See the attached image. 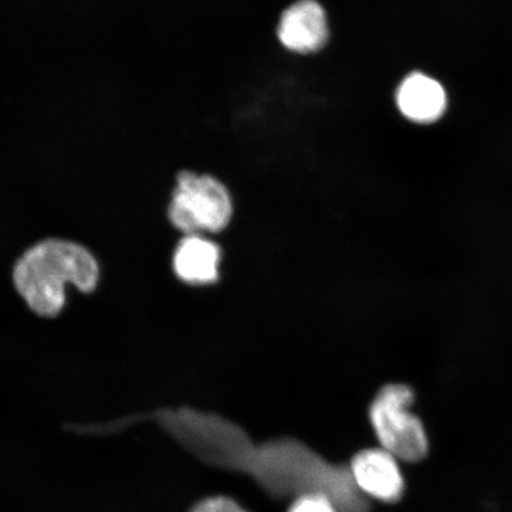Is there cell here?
Listing matches in <instances>:
<instances>
[{
  "instance_id": "52a82bcc",
  "label": "cell",
  "mask_w": 512,
  "mask_h": 512,
  "mask_svg": "<svg viewBox=\"0 0 512 512\" xmlns=\"http://www.w3.org/2000/svg\"><path fill=\"white\" fill-rule=\"evenodd\" d=\"M221 249L202 235H185L179 241L172 267L177 278L188 285L215 284L220 277Z\"/></svg>"
},
{
  "instance_id": "9c48e42d",
  "label": "cell",
  "mask_w": 512,
  "mask_h": 512,
  "mask_svg": "<svg viewBox=\"0 0 512 512\" xmlns=\"http://www.w3.org/2000/svg\"><path fill=\"white\" fill-rule=\"evenodd\" d=\"M190 512H248L228 497L217 496L204 499L197 503Z\"/></svg>"
},
{
  "instance_id": "6da1fadb",
  "label": "cell",
  "mask_w": 512,
  "mask_h": 512,
  "mask_svg": "<svg viewBox=\"0 0 512 512\" xmlns=\"http://www.w3.org/2000/svg\"><path fill=\"white\" fill-rule=\"evenodd\" d=\"M14 284L19 296L42 317H55L66 305V288L89 293L99 283L93 254L78 243L51 239L37 243L18 259Z\"/></svg>"
},
{
  "instance_id": "8992f818",
  "label": "cell",
  "mask_w": 512,
  "mask_h": 512,
  "mask_svg": "<svg viewBox=\"0 0 512 512\" xmlns=\"http://www.w3.org/2000/svg\"><path fill=\"white\" fill-rule=\"evenodd\" d=\"M400 113L415 124H432L443 117L447 96L440 83L424 73L406 76L395 94Z\"/></svg>"
},
{
  "instance_id": "3957f363",
  "label": "cell",
  "mask_w": 512,
  "mask_h": 512,
  "mask_svg": "<svg viewBox=\"0 0 512 512\" xmlns=\"http://www.w3.org/2000/svg\"><path fill=\"white\" fill-rule=\"evenodd\" d=\"M414 392L406 384L383 387L370 406V421L383 450L405 462L416 463L428 453L424 424L411 412Z\"/></svg>"
},
{
  "instance_id": "ba28073f",
  "label": "cell",
  "mask_w": 512,
  "mask_h": 512,
  "mask_svg": "<svg viewBox=\"0 0 512 512\" xmlns=\"http://www.w3.org/2000/svg\"><path fill=\"white\" fill-rule=\"evenodd\" d=\"M288 512H339L329 497L319 494L300 496Z\"/></svg>"
},
{
  "instance_id": "277c9868",
  "label": "cell",
  "mask_w": 512,
  "mask_h": 512,
  "mask_svg": "<svg viewBox=\"0 0 512 512\" xmlns=\"http://www.w3.org/2000/svg\"><path fill=\"white\" fill-rule=\"evenodd\" d=\"M278 40L300 55L322 50L329 41V23L318 0H296L281 14L277 27Z\"/></svg>"
},
{
  "instance_id": "5b68a950",
  "label": "cell",
  "mask_w": 512,
  "mask_h": 512,
  "mask_svg": "<svg viewBox=\"0 0 512 512\" xmlns=\"http://www.w3.org/2000/svg\"><path fill=\"white\" fill-rule=\"evenodd\" d=\"M351 477L361 491L387 503L398 502L405 480L393 454L386 450H364L351 462Z\"/></svg>"
},
{
  "instance_id": "7a4b0ae2",
  "label": "cell",
  "mask_w": 512,
  "mask_h": 512,
  "mask_svg": "<svg viewBox=\"0 0 512 512\" xmlns=\"http://www.w3.org/2000/svg\"><path fill=\"white\" fill-rule=\"evenodd\" d=\"M233 200L219 179L207 174L178 172L168 208L169 220L185 235L219 233L233 216Z\"/></svg>"
}]
</instances>
